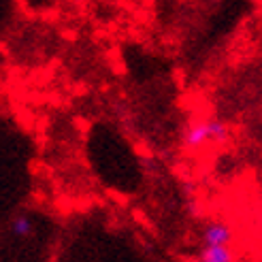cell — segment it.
Wrapping results in <instances>:
<instances>
[{"label":"cell","instance_id":"obj_1","mask_svg":"<svg viewBox=\"0 0 262 262\" xmlns=\"http://www.w3.org/2000/svg\"><path fill=\"white\" fill-rule=\"evenodd\" d=\"M230 137V126L220 120V117H201V120H192L186 124L181 133V147L188 151L203 149L213 143H224Z\"/></svg>","mask_w":262,"mask_h":262},{"label":"cell","instance_id":"obj_2","mask_svg":"<svg viewBox=\"0 0 262 262\" xmlns=\"http://www.w3.org/2000/svg\"><path fill=\"white\" fill-rule=\"evenodd\" d=\"M234 228L224 220L207 222L201 230V247H232Z\"/></svg>","mask_w":262,"mask_h":262},{"label":"cell","instance_id":"obj_3","mask_svg":"<svg viewBox=\"0 0 262 262\" xmlns=\"http://www.w3.org/2000/svg\"><path fill=\"white\" fill-rule=\"evenodd\" d=\"M9 232L13 234L15 239H30L32 234L36 232V224H34V220L28 215V213H15L11 217L9 222Z\"/></svg>","mask_w":262,"mask_h":262},{"label":"cell","instance_id":"obj_4","mask_svg":"<svg viewBox=\"0 0 262 262\" xmlns=\"http://www.w3.org/2000/svg\"><path fill=\"white\" fill-rule=\"evenodd\" d=\"M192 262H237L232 247H201Z\"/></svg>","mask_w":262,"mask_h":262}]
</instances>
